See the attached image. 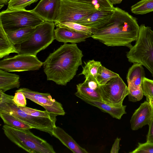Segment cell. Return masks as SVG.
<instances>
[{"label":"cell","mask_w":153,"mask_h":153,"mask_svg":"<svg viewBox=\"0 0 153 153\" xmlns=\"http://www.w3.org/2000/svg\"><path fill=\"white\" fill-rule=\"evenodd\" d=\"M140 28L136 18L118 7L109 22L91 36L108 46H125L131 48L137 39Z\"/></svg>","instance_id":"cell-1"},{"label":"cell","mask_w":153,"mask_h":153,"mask_svg":"<svg viewBox=\"0 0 153 153\" xmlns=\"http://www.w3.org/2000/svg\"><path fill=\"white\" fill-rule=\"evenodd\" d=\"M82 51L76 44L64 43L50 54L43 62L47 80L66 85L76 74L82 64Z\"/></svg>","instance_id":"cell-2"},{"label":"cell","mask_w":153,"mask_h":153,"mask_svg":"<svg viewBox=\"0 0 153 153\" xmlns=\"http://www.w3.org/2000/svg\"><path fill=\"white\" fill-rule=\"evenodd\" d=\"M13 96L5 94L0 90V112L13 115L33 128L47 133L52 136L56 126V118L39 117L28 114L21 110L13 102Z\"/></svg>","instance_id":"cell-3"},{"label":"cell","mask_w":153,"mask_h":153,"mask_svg":"<svg viewBox=\"0 0 153 153\" xmlns=\"http://www.w3.org/2000/svg\"><path fill=\"white\" fill-rule=\"evenodd\" d=\"M128 61L145 67L153 76V30L142 24L135 43L127 53Z\"/></svg>","instance_id":"cell-4"},{"label":"cell","mask_w":153,"mask_h":153,"mask_svg":"<svg viewBox=\"0 0 153 153\" xmlns=\"http://www.w3.org/2000/svg\"><path fill=\"white\" fill-rule=\"evenodd\" d=\"M7 137L18 147L30 153H55L53 146L36 136L29 129H20L6 124L2 127Z\"/></svg>","instance_id":"cell-5"},{"label":"cell","mask_w":153,"mask_h":153,"mask_svg":"<svg viewBox=\"0 0 153 153\" xmlns=\"http://www.w3.org/2000/svg\"><path fill=\"white\" fill-rule=\"evenodd\" d=\"M55 26L54 22L45 21L37 26L27 40L15 45L18 54L36 56L46 48L55 39Z\"/></svg>","instance_id":"cell-6"},{"label":"cell","mask_w":153,"mask_h":153,"mask_svg":"<svg viewBox=\"0 0 153 153\" xmlns=\"http://www.w3.org/2000/svg\"><path fill=\"white\" fill-rule=\"evenodd\" d=\"M45 21L32 10H6L0 13V23L5 32L36 27Z\"/></svg>","instance_id":"cell-7"},{"label":"cell","mask_w":153,"mask_h":153,"mask_svg":"<svg viewBox=\"0 0 153 153\" xmlns=\"http://www.w3.org/2000/svg\"><path fill=\"white\" fill-rule=\"evenodd\" d=\"M97 90L102 102L115 106L123 105L129 93L128 87L119 75L99 86Z\"/></svg>","instance_id":"cell-8"},{"label":"cell","mask_w":153,"mask_h":153,"mask_svg":"<svg viewBox=\"0 0 153 153\" xmlns=\"http://www.w3.org/2000/svg\"><path fill=\"white\" fill-rule=\"evenodd\" d=\"M97 10L92 4L72 0H62L57 22H76Z\"/></svg>","instance_id":"cell-9"},{"label":"cell","mask_w":153,"mask_h":153,"mask_svg":"<svg viewBox=\"0 0 153 153\" xmlns=\"http://www.w3.org/2000/svg\"><path fill=\"white\" fill-rule=\"evenodd\" d=\"M43 64L36 56L18 54L1 60L0 69L8 72L35 71Z\"/></svg>","instance_id":"cell-10"},{"label":"cell","mask_w":153,"mask_h":153,"mask_svg":"<svg viewBox=\"0 0 153 153\" xmlns=\"http://www.w3.org/2000/svg\"><path fill=\"white\" fill-rule=\"evenodd\" d=\"M16 91H22L26 98L42 106L51 114L56 116L65 114L62 105L53 99L50 93H40L25 88H20Z\"/></svg>","instance_id":"cell-11"},{"label":"cell","mask_w":153,"mask_h":153,"mask_svg":"<svg viewBox=\"0 0 153 153\" xmlns=\"http://www.w3.org/2000/svg\"><path fill=\"white\" fill-rule=\"evenodd\" d=\"M62 0H41L32 10L45 21L56 22L60 13Z\"/></svg>","instance_id":"cell-12"},{"label":"cell","mask_w":153,"mask_h":153,"mask_svg":"<svg viewBox=\"0 0 153 153\" xmlns=\"http://www.w3.org/2000/svg\"><path fill=\"white\" fill-rule=\"evenodd\" d=\"M114 13V9L98 10L76 23L91 28L94 33L109 22Z\"/></svg>","instance_id":"cell-13"},{"label":"cell","mask_w":153,"mask_h":153,"mask_svg":"<svg viewBox=\"0 0 153 153\" xmlns=\"http://www.w3.org/2000/svg\"><path fill=\"white\" fill-rule=\"evenodd\" d=\"M153 116V110L147 100L141 103L134 112L130 120L131 128L137 130L143 126L149 125Z\"/></svg>","instance_id":"cell-14"},{"label":"cell","mask_w":153,"mask_h":153,"mask_svg":"<svg viewBox=\"0 0 153 153\" xmlns=\"http://www.w3.org/2000/svg\"><path fill=\"white\" fill-rule=\"evenodd\" d=\"M91 36L60 27H57L54 30L55 39L64 43L76 44L83 42Z\"/></svg>","instance_id":"cell-15"},{"label":"cell","mask_w":153,"mask_h":153,"mask_svg":"<svg viewBox=\"0 0 153 153\" xmlns=\"http://www.w3.org/2000/svg\"><path fill=\"white\" fill-rule=\"evenodd\" d=\"M79 98L86 103L98 108L104 112L108 113L113 118L120 120L123 115L126 113V106L125 105L115 106L102 101L89 100L82 97Z\"/></svg>","instance_id":"cell-16"},{"label":"cell","mask_w":153,"mask_h":153,"mask_svg":"<svg viewBox=\"0 0 153 153\" xmlns=\"http://www.w3.org/2000/svg\"><path fill=\"white\" fill-rule=\"evenodd\" d=\"M64 145L74 153H88L84 148L81 147L68 134L61 128L56 126L52 134Z\"/></svg>","instance_id":"cell-17"},{"label":"cell","mask_w":153,"mask_h":153,"mask_svg":"<svg viewBox=\"0 0 153 153\" xmlns=\"http://www.w3.org/2000/svg\"><path fill=\"white\" fill-rule=\"evenodd\" d=\"M145 75L143 65L138 63H134L128 69L127 75L128 89L137 88L142 87Z\"/></svg>","instance_id":"cell-18"},{"label":"cell","mask_w":153,"mask_h":153,"mask_svg":"<svg viewBox=\"0 0 153 153\" xmlns=\"http://www.w3.org/2000/svg\"><path fill=\"white\" fill-rule=\"evenodd\" d=\"M19 76L0 69V90L4 92L20 86Z\"/></svg>","instance_id":"cell-19"},{"label":"cell","mask_w":153,"mask_h":153,"mask_svg":"<svg viewBox=\"0 0 153 153\" xmlns=\"http://www.w3.org/2000/svg\"><path fill=\"white\" fill-rule=\"evenodd\" d=\"M11 53L18 54L15 45L10 39L0 23V58L8 56Z\"/></svg>","instance_id":"cell-20"},{"label":"cell","mask_w":153,"mask_h":153,"mask_svg":"<svg viewBox=\"0 0 153 153\" xmlns=\"http://www.w3.org/2000/svg\"><path fill=\"white\" fill-rule=\"evenodd\" d=\"M36 27H26L5 32L13 43L16 45H19L27 40Z\"/></svg>","instance_id":"cell-21"},{"label":"cell","mask_w":153,"mask_h":153,"mask_svg":"<svg viewBox=\"0 0 153 153\" xmlns=\"http://www.w3.org/2000/svg\"><path fill=\"white\" fill-rule=\"evenodd\" d=\"M76 87L77 91L75 94L79 98L82 97L89 100L102 101L98 90L89 88L84 82L77 84Z\"/></svg>","instance_id":"cell-22"},{"label":"cell","mask_w":153,"mask_h":153,"mask_svg":"<svg viewBox=\"0 0 153 153\" xmlns=\"http://www.w3.org/2000/svg\"><path fill=\"white\" fill-rule=\"evenodd\" d=\"M84 63L82 71L79 75H84L85 80H93L97 82V74L99 68L102 65L101 62L92 59L84 62Z\"/></svg>","instance_id":"cell-23"},{"label":"cell","mask_w":153,"mask_h":153,"mask_svg":"<svg viewBox=\"0 0 153 153\" xmlns=\"http://www.w3.org/2000/svg\"><path fill=\"white\" fill-rule=\"evenodd\" d=\"M0 116L5 124L20 129L33 128L30 126L20 120L14 116L8 113L0 112Z\"/></svg>","instance_id":"cell-24"},{"label":"cell","mask_w":153,"mask_h":153,"mask_svg":"<svg viewBox=\"0 0 153 153\" xmlns=\"http://www.w3.org/2000/svg\"><path fill=\"white\" fill-rule=\"evenodd\" d=\"M54 23L56 27H63L76 32L91 36L94 33L93 30L91 28L76 22H56Z\"/></svg>","instance_id":"cell-25"},{"label":"cell","mask_w":153,"mask_h":153,"mask_svg":"<svg viewBox=\"0 0 153 153\" xmlns=\"http://www.w3.org/2000/svg\"><path fill=\"white\" fill-rule=\"evenodd\" d=\"M131 11L135 14L143 15L153 11V0H141L131 8Z\"/></svg>","instance_id":"cell-26"},{"label":"cell","mask_w":153,"mask_h":153,"mask_svg":"<svg viewBox=\"0 0 153 153\" xmlns=\"http://www.w3.org/2000/svg\"><path fill=\"white\" fill-rule=\"evenodd\" d=\"M119 75L102 65L98 68L96 80L98 85L100 86L105 85L111 79Z\"/></svg>","instance_id":"cell-27"},{"label":"cell","mask_w":153,"mask_h":153,"mask_svg":"<svg viewBox=\"0 0 153 153\" xmlns=\"http://www.w3.org/2000/svg\"><path fill=\"white\" fill-rule=\"evenodd\" d=\"M38 0H10L7 10H22Z\"/></svg>","instance_id":"cell-28"},{"label":"cell","mask_w":153,"mask_h":153,"mask_svg":"<svg viewBox=\"0 0 153 153\" xmlns=\"http://www.w3.org/2000/svg\"><path fill=\"white\" fill-rule=\"evenodd\" d=\"M92 4L97 10L114 9L113 5L108 0H72Z\"/></svg>","instance_id":"cell-29"},{"label":"cell","mask_w":153,"mask_h":153,"mask_svg":"<svg viewBox=\"0 0 153 153\" xmlns=\"http://www.w3.org/2000/svg\"><path fill=\"white\" fill-rule=\"evenodd\" d=\"M18 107L25 113L33 116L43 117L56 118V116L50 113L46 110L42 111L25 106Z\"/></svg>","instance_id":"cell-30"},{"label":"cell","mask_w":153,"mask_h":153,"mask_svg":"<svg viewBox=\"0 0 153 153\" xmlns=\"http://www.w3.org/2000/svg\"><path fill=\"white\" fill-rule=\"evenodd\" d=\"M142 86L143 95L146 99L149 97L153 98V80L144 77Z\"/></svg>","instance_id":"cell-31"},{"label":"cell","mask_w":153,"mask_h":153,"mask_svg":"<svg viewBox=\"0 0 153 153\" xmlns=\"http://www.w3.org/2000/svg\"><path fill=\"white\" fill-rule=\"evenodd\" d=\"M128 94L129 101L135 102L141 100L144 96L142 86L137 88L128 89Z\"/></svg>","instance_id":"cell-32"},{"label":"cell","mask_w":153,"mask_h":153,"mask_svg":"<svg viewBox=\"0 0 153 153\" xmlns=\"http://www.w3.org/2000/svg\"><path fill=\"white\" fill-rule=\"evenodd\" d=\"M131 153H153V143H138V146Z\"/></svg>","instance_id":"cell-33"},{"label":"cell","mask_w":153,"mask_h":153,"mask_svg":"<svg viewBox=\"0 0 153 153\" xmlns=\"http://www.w3.org/2000/svg\"><path fill=\"white\" fill-rule=\"evenodd\" d=\"M13 101L18 106H24L27 105L26 98L23 93L21 91H16Z\"/></svg>","instance_id":"cell-34"},{"label":"cell","mask_w":153,"mask_h":153,"mask_svg":"<svg viewBox=\"0 0 153 153\" xmlns=\"http://www.w3.org/2000/svg\"><path fill=\"white\" fill-rule=\"evenodd\" d=\"M148 125L149 129L146 135V142L153 143V116Z\"/></svg>","instance_id":"cell-35"},{"label":"cell","mask_w":153,"mask_h":153,"mask_svg":"<svg viewBox=\"0 0 153 153\" xmlns=\"http://www.w3.org/2000/svg\"><path fill=\"white\" fill-rule=\"evenodd\" d=\"M120 138L117 137L115 139L110 151L111 153H118L120 149Z\"/></svg>","instance_id":"cell-36"},{"label":"cell","mask_w":153,"mask_h":153,"mask_svg":"<svg viewBox=\"0 0 153 153\" xmlns=\"http://www.w3.org/2000/svg\"><path fill=\"white\" fill-rule=\"evenodd\" d=\"M90 88L95 90H97L99 86L97 82L93 80H85L84 81Z\"/></svg>","instance_id":"cell-37"},{"label":"cell","mask_w":153,"mask_h":153,"mask_svg":"<svg viewBox=\"0 0 153 153\" xmlns=\"http://www.w3.org/2000/svg\"><path fill=\"white\" fill-rule=\"evenodd\" d=\"M113 5L120 4L123 0H108Z\"/></svg>","instance_id":"cell-38"},{"label":"cell","mask_w":153,"mask_h":153,"mask_svg":"<svg viewBox=\"0 0 153 153\" xmlns=\"http://www.w3.org/2000/svg\"><path fill=\"white\" fill-rule=\"evenodd\" d=\"M146 100L149 102L153 110V98L149 97Z\"/></svg>","instance_id":"cell-39"},{"label":"cell","mask_w":153,"mask_h":153,"mask_svg":"<svg viewBox=\"0 0 153 153\" xmlns=\"http://www.w3.org/2000/svg\"><path fill=\"white\" fill-rule=\"evenodd\" d=\"M9 1V0H0V5L7 4Z\"/></svg>","instance_id":"cell-40"},{"label":"cell","mask_w":153,"mask_h":153,"mask_svg":"<svg viewBox=\"0 0 153 153\" xmlns=\"http://www.w3.org/2000/svg\"><path fill=\"white\" fill-rule=\"evenodd\" d=\"M4 4L1 5L0 6V9H1V7H3L4 6Z\"/></svg>","instance_id":"cell-41"}]
</instances>
